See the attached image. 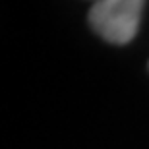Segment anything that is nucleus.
Listing matches in <instances>:
<instances>
[{"mask_svg": "<svg viewBox=\"0 0 149 149\" xmlns=\"http://www.w3.org/2000/svg\"><path fill=\"white\" fill-rule=\"evenodd\" d=\"M143 6L141 0H101L89 10V23L105 41L126 45L138 31Z\"/></svg>", "mask_w": 149, "mask_h": 149, "instance_id": "nucleus-1", "label": "nucleus"}]
</instances>
